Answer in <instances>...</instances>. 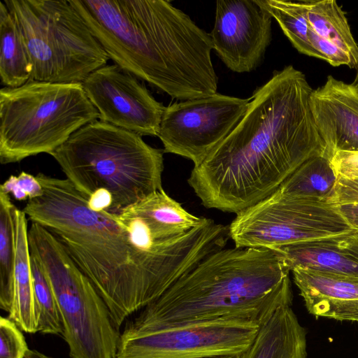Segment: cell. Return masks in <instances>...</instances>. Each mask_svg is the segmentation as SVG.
<instances>
[{
	"label": "cell",
	"instance_id": "6da1fadb",
	"mask_svg": "<svg viewBox=\"0 0 358 358\" xmlns=\"http://www.w3.org/2000/svg\"><path fill=\"white\" fill-rule=\"evenodd\" d=\"M41 196L24 213L51 231L90 280L120 328L132 314L158 299L208 255L225 247V227L206 218L183 236L157 242L135 219L91 209L68 179L39 173Z\"/></svg>",
	"mask_w": 358,
	"mask_h": 358
},
{
	"label": "cell",
	"instance_id": "7a4b0ae2",
	"mask_svg": "<svg viewBox=\"0 0 358 358\" xmlns=\"http://www.w3.org/2000/svg\"><path fill=\"white\" fill-rule=\"evenodd\" d=\"M312 92L291 65L255 90L235 128L187 179L206 208L237 214L273 194L306 161L325 154Z\"/></svg>",
	"mask_w": 358,
	"mask_h": 358
},
{
	"label": "cell",
	"instance_id": "3957f363",
	"mask_svg": "<svg viewBox=\"0 0 358 358\" xmlns=\"http://www.w3.org/2000/svg\"><path fill=\"white\" fill-rule=\"evenodd\" d=\"M110 59L180 101L217 93L210 34L165 0H69Z\"/></svg>",
	"mask_w": 358,
	"mask_h": 358
},
{
	"label": "cell",
	"instance_id": "277c9868",
	"mask_svg": "<svg viewBox=\"0 0 358 358\" xmlns=\"http://www.w3.org/2000/svg\"><path fill=\"white\" fill-rule=\"evenodd\" d=\"M289 271L285 258L274 250L224 248L206 257L141 309L124 329L221 319L262 325L278 308L292 306Z\"/></svg>",
	"mask_w": 358,
	"mask_h": 358
},
{
	"label": "cell",
	"instance_id": "5b68a950",
	"mask_svg": "<svg viewBox=\"0 0 358 358\" xmlns=\"http://www.w3.org/2000/svg\"><path fill=\"white\" fill-rule=\"evenodd\" d=\"M164 152L136 133L97 120L50 155L87 199L99 189L108 192L110 213H118L162 189Z\"/></svg>",
	"mask_w": 358,
	"mask_h": 358
},
{
	"label": "cell",
	"instance_id": "8992f818",
	"mask_svg": "<svg viewBox=\"0 0 358 358\" xmlns=\"http://www.w3.org/2000/svg\"><path fill=\"white\" fill-rule=\"evenodd\" d=\"M99 113L81 83L29 80L0 90V162L50 154Z\"/></svg>",
	"mask_w": 358,
	"mask_h": 358
},
{
	"label": "cell",
	"instance_id": "52a82bcc",
	"mask_svg": "<svg viewBox=\"0 0 358 358\" xmlns=\"http://www.w3.org/2000/svg\"><path fill=\"white\" fill-rule=\"evenodd\" d=\"M30 253L40 261L58 305L70 358H117L120 334L90 280L59 239L42 225L28 229Z\"/></svg>",
	"mask_w": 358,
	"mask_h": 358
},
{
	"label": "cell",
	"instance_id": "ba28073f",
	"mask_svg": "<svg viewBox=\"0 0 358 358\" xmlns=\"http://www.w3.org/2000/svg\"><path fill=\"white\" fill-rule=\"evenodd\" d=\"M21 31L30 80L82 83L110 59L69 0H2Z\"/></svg>",
	"mask_w": 358,
	"mask_h": 358
},
{
	"label": "cell",
	"instance_id": "9c48e42d",
	"mask_svg": "<svg viewBox=\"0 0 358 358\" xmlns=\"http://www.w3.org/2000/svg\"><path fill=\"white\" fill-rule=\"evenodd\" d=\"M352 229L335 203L273 192L238 213L229 227V236L237 248L272 249Z\"/></svg>",
	"mask_w": 358,
	"mask_h": 358
},
{
	"label": "cell",
	"instance_id": "30bf717a",
	"mask_svg": "<svg viewBox=\"0 0 358 358\" xmlns=\"http://www.w3.org/2000/svg\"><path fill=\"white\" fill-rule=\"evenodd\" d=\"M260 325L221 319L141 331L124 330L117 358H201L238 355L252 343Z\"/></svg>",
	"mask_w": 358,
	"mask_h": 358
},
{
	"label": "cell",
	"instance_id": "8fae6325",
	"mask_svg": "<svg viewBox=\"0 0 358 358\" xmlns=\"http://www.w3.org/2000/svg\"><path fill=\"white\" fill-rule=\"evenodd\" d=\"M249 101L216 93L165 106L157 136L164 152L199 166L235 128Z\"/></svg>",
	"mask_w": 358,
	"mask_h": 358
},
{
	"label": "cell",
	"instance_id": "7c38bea8",
	"mask_svg": "<svg viewBox=\"0 0 358 358\" xmlns=\"http://www.w3.org/2000/svg\"><path fill=\"white\" fill-rule=\"evenodd\" d=\"M99 120L141 136H157L165 106L135 76L115 64L91 73L82 83Z\"/></svg>",
	"mask_w": 358,
	"mask_h": 358
},
{
	"label": "cell",
	"instance_id": "4fadbf2b",
	"mask_svg": "<svg viewBox=\"0 0 358 358\" xmlns=\"http://www.w3.org/2000/svg\"><path fill=\"white\" fill-rule=\"evenodd\" d=\"M271 15L257 0H218L210 34L213 48L231 71L259 66L271 41Z\"/></svg>",
	"mask_w": 358,
	"mask_h": 358
},
{
	"label": "cell",
	"instance_id": "5bb4252c",
	"mask_svg": "<svg viewBox=\"0 0 358 358\" xmlns=\"http://www.w3.org/2000/svg\"><path fill=\"white\" fill-rule=\"evenodd\" d=\"M310 106L325 145V154L358 152V91L329 76L325 84L313 90Z\"/></svg>",
	"mask_w": 358,
	"mask_h": 358
},
{
	"label": "cell",
	"instance_id": "9a60e30c",
	"mask_svg": "<svg viewBox=\"0 0 358 358\" xmlns=\"http://www.w3.org/2000/svg\"><path fill=\"white\" fill-rule=\"evenodd\" d=\"M285 259L290 271L358 278V229L272 248Z\"/></svg>",
	"mask_w": 358,
	"mask_h": 358
},
{
	"label": "cell",
	"instance_id": "2e32d148",
	"mask_svg": "<svg viewBox=\"0 0 358 358\" xmlns=\"http://www.w3.org/2000/svg\"><path fill=\"white\" fill-rule=\"evenodd\" d=\"M295 285L308 312L316 317L358 322V278L296 268Z\"/></svg>",
	"mask_w": 358,
	"mask_h": 358
},
{
	"label": "cell",
	"instance_id": "e0dca14e",
	"mask_svg": "<svg viewBox=\"0 0 358 358\" xmlns=\"http://www.w3.org/2000/svg\"><path fill=\"white\" fill-rule=\"evenodd\" d=\"M306 331L292 306L278 308L238 358H307Z\"/></svg>",
	"mask_w": 358,
	"mask_h": 358
},
{
	"label": "cell",
	"instance_id": "ac0fdd59",
	"mask_svg": "<svg viewBox=\"0 0 358 358\" xmlns=\"http://www.w3.org/2000/svg\"><path fill=\"white\" fill-rule=\"evenodd\" d=\"M13 220L16 259L13 292L6 312L22 331L34 334L38 332V313L31 271L27 215L14 206Z\"/></svg>",
	"mask_w": 358,
	"mask_h": 358
},
{
	"label": "cell",
	"instance_id": "d6986e66",
	"mask_svg": "<svg viewBox=\"0 0 358 358\" xmlns=\"http://www.w3.org/2000/svg\"><path fill=\"white\" fill-rule=\"evenodd\" d=\"M338 177L324 154L306 161L274 192L284 197L331 203Z\"/></svg>",
	"mask_w": 358,
	"mask_h": 358
},
{
	"label": "cell",
	"instance_id": "ffe728a7",
	"mask_svg": "<svg viewBox=\"0 0 358 358\" xmlns=\"http://www.w3.org/2000/svg\"><path fill=\"white\" fill-rule=\"evenodd\" d=\"M32 65L21 31L3 1H0V78L17 87L31 79Z\"/></svg>",
	"mask_w": 358,
	"mask_h": 358
},
{
	"label": "cell",
	"instance_id": "44dd1931",
	"mask_svg": "<svg viewBox=\"0 0 358 358\" xmlns=\"http://www.w3.org/2000/svg\"><path fill=\"white\" fill-rule=\"evenodd\" d=\"M310 27L321 38L345 52L355 68L358 66V45L351 33L347 18L334 0L306 1Z\"/></svg>",
	"mask_w": 358,
	"mask_h": 358
},
{
	"label": "cell",
	"instance_id": "7402d4cb",
	"mask_svg": "<svg viewBox=\"0 0 358 358\" xmlns=\"http://www.w3.org/2000/svg\"><path fill=\"white\" fill-rule=\"evenodd\" d=\"M257 1L277 21L285 36L299 52L319 58L308 39L309 22L306 1Z\"/></svg>",
	"mask_w": 358,
	"mask_h": 358
},
{
	"label": "cell",
	"instance_id": "603a6c76",
	"mask_svg": "<svg viewBox=\"0 0 358 358\" xmlns=\"http://www.w3.org/2000/svg\"><path fill=\"white\" fill-rule=\"evenodd\" d=\"M14 206L9 195L0 192V308L4 311L11 299L15 275Z\"/></svg>",
	"mask_w": 358,
	"mask_h": 358
},
{
	"label": "cell",
	"instance_id": "cb8c5ba5",
	"mask_svg": "<svg viewBox=\"0 0 358 358\" xmlns=\"http://www.w3.org/2000/svg\"><path fill=\"white\" fill-rule=\"evenodd\" d=\"M31 271L38 313V332L63 334V324L54 292L40 261L30 253Z\"/></svg>",
	"mask_w": 358,
	"mask_h": 358
},
{
	"label": "cell",
	"instance_id": "d4e9b609",
	"mask_svg": "<svg viewBox=\"0 0 358 358\" xmlns=\"http://www.w3.org/2000/svg\"><path fill=\"white\" fill-rule=\"evenodd\" d=\"M0 358H25L29 350L22 330L10 318H0Z\"/></svg>",
	"mask_w": 358,
	"mask_h": 358
},
{
	"label": "cell",
	"instance_id": "484cf974",
	"mask_svg": "<svg viewBox=\"0 0 358 358\" xmlns=\"http://www.w3.org/2000/svg\"><path fill=\"white\" fill-rule=\"evenodd\" d=\"M0 192L11 194L17 201L31 200L43 194V187L36 176L22 171L17 176L11 175L0 186Z\"/></svg>",
	"mask_w": 358,
	"mask_h": 358
},
{
	"label": "cell",
	"instance_id": "4316f807",
	"mask_svg": "<svg viewBox=\"0 0 358 358\" xmlns=\"http://www.w3.org/2000/svg\"><path fill=\"white\" fill-rule=\"evenodd\" d=\"M308 39L319 55V58L326 60L331 65L338 66L347 65L355 68L349 56L337 46L319 36L309 24Z\"/></svg>",
	"mask_w": 358,
	"mask_h": 358
},
{
	"label": "cell",
	"instance_id": "83f0119b",
	"mask_svg": "<svg viewBox=\"0 0 358 358\" xmlns=\"http://www.w3.org/2000/svg\"><path fill=\"white\" fill-rule=\"evenodd\" d=\"M330 162L338 177L358 179V152H336Z\"/></svg>",
	"mask_w": 358,
	"mask_h": 358
},
{
	"label": "cell",
	"instance_id": "f1b7e54d",
	"mask_svg": "<svg viewBox=\"0 0 358 358\" xmlns=\"http://www.w3.org/2000/svg\"><path fill=\"white\" fill-rule=\"evenodd\" d=\"M337 205V204H336ZM339 213L353 228L358 229V203H343L337 205Z\"/></svg>",
	"mask_w": 358,
	"mask_h": 358
},
{
	"label": "cell",
	"instance_id": "f546056e",
	"mask_svg": "<svg viewBox=\"0 0 358 358\" xmlns=\"http://www.w3.org/2000/svg\"><path fill=\"white\" fill-rule=\"evenodd\" d=\"M25 358H52L36 350H29L26 354Z\"/></svg>",
	"mask_w": 358,
	"mask_h": 358
},
{
	"label": "cell",
	"instance_id": "4dcf8cb0",
	"mask_svg": "<svg viewBox=\"0 0 358 358\" xmlns=\"http://www.w3.org/2000/svg\"><path fill=\"white\" fill-rule=\"evenodd\" d=\"M201 358H238V355H223V356H214V357H206Z\"/></svg>",
	"mask_w": 358,
	"mask_h": 358
},
{
	"label": "cell",
	"instance_id": "1f68e13d",
	"mask_svg": "<svg viewBox=\"0 0 358 358\" xmlns=\"http://www.w3.org/2000/svg\"><path fill=\"white\" fill-rule=\"evenodd\" d=\"M357 75H356V77H355V82L353 83V85L355 86V87L357 89V90L358 91V66L357 67Z\"/></svg>",
	"mask_w": 358,
	"mask_h": 358
}]
</instances>
